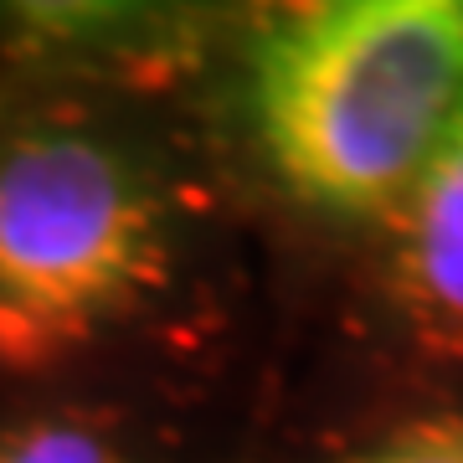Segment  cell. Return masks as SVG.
<instances>
[{"instance_id":"obj_1","label":"cell","mask_w":463,"mask_h":463,"mask_svg":"<svg viewBox=\"0 0 463 463\" xmlns=\"http://www.w3.org/2000/svg\"><path fill=\"white\" fill-rule=\"evenodd\" d=\"M463 109V0H288L252 52V129L288 196L397 212Z\"/></svg>"},{"instance_id":"obj_2","label":"cell","mask_w":463,"mask_h":463,"mask_svg":"<svg viewBox=\"0 0 463 463\" xmlns=\"http://www.w3.org/2000/svg\"><path fill=\"white\" fill-rule=\"evenodd\" d=\"M165 263V212L118 149L88 134L0 145V365L36 371L93 345Z\"/></svg>"},{"instance_id":"obj_3","label":"cell","mask_w":463,"mask_h":463,"mask_svg":"<svg viewBox=\"0 0 463 463\" xmlns=\"http://www.w3.org/2000/svg\"><path fill=\"white\" fill-rule=\"evenodd\" d=\"M392 283L428 340L463 345V109L397 206Z\"/></svg>"},{"instance_id":"obj_4","label":"cell","mask_w":463,"mask_h":463,"mask_svg":"<svg viewBox=\"0 0 463 463\" xmlns=\"http://www.w3.org/2000/svg\"><path fill=\"white\" fill-rule=\"evenodd\" d=\"M0 5L42 42H88L134 21L155 0H0Z\"/></svg>"},{"instance_id":"obj_5","label":"cell","mask_w":463,"mask_h":463,"mask_svg":"<svg viewBox=\"0 0 463 463\" xmlns=\"http://www.w3.org/2000/svg\"><path fill=\"white\" fill-rule=\"evenodd\" d=\"M0 463H118L99 428L88 422H32L0 438Z\"/></svg>"},{"instance_id":"obj_6","label":"cell","mask_w":463,"mask_h":463,"mask_svg":"<svg viewBox=\"0 0 463 463\" xmlns=\"http://www.w3.org/2000/svg\"><path fill=\"white\" fill-rule=\"evenodd\" d=\"M345 463H463V417H428L381 443L350 453Z\"/></svg>"}]
</instances>
